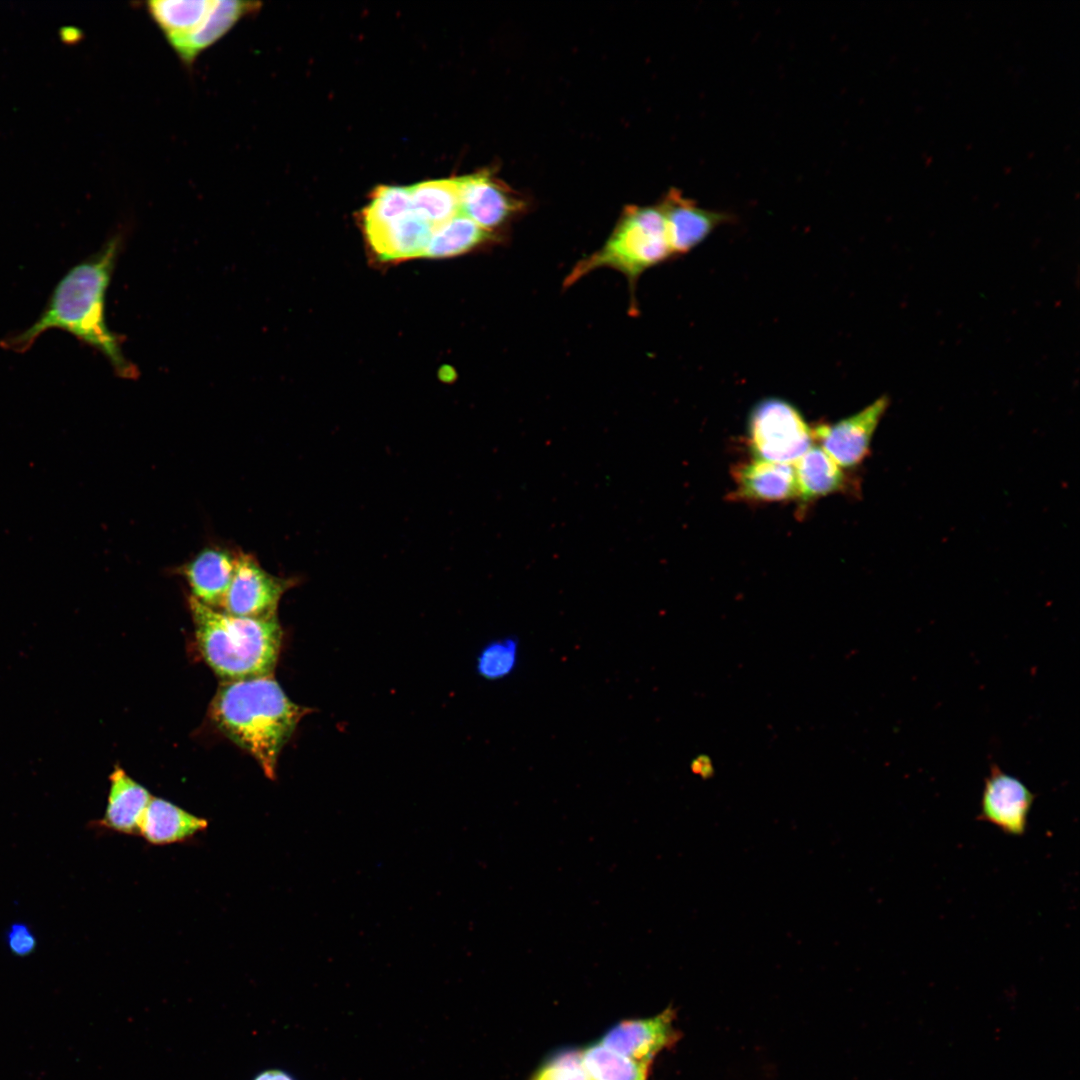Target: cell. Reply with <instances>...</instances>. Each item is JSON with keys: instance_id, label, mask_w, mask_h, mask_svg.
Listing matches in <instances>:
<instances>
[{"instance_id": "8992f818", "label": "cell", "mask_w": 1080, "mask_h": 1080, "mask_svg": "<svg viewBox=\"0 0 1080 1080\" xmlns=\"http://www.w3.org/2000/svg\"><path fill=\"white\" fill-rule=\"evenodd\" d=\"M296 584L267 572L251 554L236 553L235 572L220 611L239 617H276L283 594Z\"/></svg>"}, {"instance_id": "d6986e66", "label": "cell", "mask_w": 1080, "mask_h": 1080, "mask_svg": "<svg viewBox=\"0 0 1080 1080\" xmlns=\"http://www.w3.org/2000/svg\"><path fill=\"white\" fill-rule=\"evenodd\" d=\"M409 191L413 211L433 230L460 214L459 177L420 182Z\"/></svg>"}, {"instance_id": "3957f363", "label": "cell", "mask_w": 1080, "mask_h": 1080, "mask_svg": "<svg viewBox=\"0 0 1080 1080\" xmlns=\"http://www.w3.org/2000/svg\"><path fill=\"white\" fill-rule=\"evenodd\" d=\"M189 605L201 654L219 677L235 681L273 675L283 636L277 616H233L192 596Z\"/></svg>"}, {"instance_id": "ba28073f", "label": "cell", "mask_w": 1080, "mask_h": 1080, "mask_svg": "<svg viewBox=\"0 0 1080 1080\" xmlns=\"http://www.w3.org/2000/svg\"><path fill=\"white\" fill-rule=\"evenodd\" d=\"M1035 795L1019 778L992 763L984 779L978 819L1011 836L1025 834Z\"/></svg>"}, {"instance_id": "2e32d148", "label": "cell", "mask_w": 1080, "mask_h": 1080, "mask_svg": "<svg viewBox=\"0 0 1080 1080\" xmlns=\"http://www.w3.org/2000/svg\"><path fill=\"white\" fill-rule=\"evenodd\" d=\"M151 798L145 787L116 767L110 775L104 815L92 825L104 831L139 835L140 823Z\"/></svg>"}, {"instance_id": "7402d4cb", "label": "cell", "mask_w": 1080, "mask_h": 1080, "mask_svg": "<svg viewBox=\"0 0 1080 1080\" xmlns=\"http://www.w3.org/2000/svg\"><path fill=\"white\" fill-rule=\"evenodd\" d=\"M213 3V0H158L147 2L146 10L169 39L194 29Z\"/></svg>"}, {"instance_id": "277c9868", "label": "cell", "mask_w": 1080, "mask_h": 1080, "mask_svg": "<svg viewBox=\"0 0 1080 1080\" xmlns=\"http://www.w3.org/2000/svg\"><path fill=\"white\" fill-rule=\"evenodd\" d=\"M674 256L663 215L658 206H628L604 245L580 260L564 280V287L576 283L599 268H610L628 280L632 297L640 275Z\"/></svg>"}, {"instance_id": "ffe728a7", "label": "cell", "mask_w": 1080, "mask_h": 1080, "mask_svg": "<svg viewBox=\"0 0 1080 1080\" xmlns=\"http://www.w3.org/2000/svg\"><path fill=\"white\" fill-rule=\"evenodd\" d=\"M495 239L493 233L484 230L468 217L458 214L433 230L424 256H458Z\"/></svg>"}, {"instance_id": "5b68a950", "label": "cell", "mask_w": 1080, "mask_h": 1080, "mask_svg": "<svg viewBox=\"0 0 1080 1080\" xmlns=\"http://www.w3.org/2000/svg\"><path fill=\"white\" fill-rule=\"evenodd\" d=\"M813 440L804 417L786 400H762L750 414L748 442L755 458L793 465Z\"/></svg>"}, {"instance_id": "6da1fadb", "label": "cell", "mask_w": 1080, "mask_h": 1080, "mask_svg": "<svg viewBox=\"0 0 1080 1080\" xmlns=\"http://www.w3.org/2000/svg\"><path fill=\"white\" fill-rule=\"evenodd\" d=\"M310 711L292 702L273 675L223 681L209 709L217 727L251 754L271 780L282 748Z\"/></svg>"}, {"instance_id": "9a60e30c", "label": "cell", "mask_w": 1080, "mask_h": 1080, "mask_svg": "<svg viewBox=\"0 0 1080 1080\" xmlns=\"http://www.w3.org/2000/svg\"><path fill=\"white\" fill-rule=\"evenodd\" d=\"M369 247L382 262L424 256L433 228L411 211L383 225L363 229Z\"/></svg>"}, {"instance_id": "484cf974", "label": "cell", "mask_w": 1080, "mask_h": 1080, "mask_svg": "<svg viewBox=\"0 0 1080 1080\" xmlns=\"http://www.w3.org/2000/svg\"><path fill=\"white\" fill-rule=\"evenodd\" d=\"M7 947L18 957H26L37 948V938L33 930L22 922L13 923L5 934Z\"/></svg>"}, {"instance_id": "30bf717a", "label": "cell", "mask_w": 1080, "mask_h": 1080, "mask_svg": "<svg viewBox=\"0 0 1080 1080\" xmlns=\"http://www.w3.org/2000/svg\"><path fill=\"white\" fill-rule=\"evenodd\" d=\"M665 222L666 234L674 256L686 254L705 240L711 232L730 220L727 213L699 207L695 201L670 189L658 205Z\"/></svg>"}, {"instance_id": "cb8c5ba5", "label": "cell", "mask_w": 1080, "mask_h": 1080, "mask_svg": "<svg viewBox=\"0 0 1080 1080\" xmlns=\"http://www.w3.org/2000/svg\"><path fill=\"white\" fill-rule=\"evenodd\" d=\"M518 641L512 637L489 643L477 660V671L485 679L498 680L509 675L518 659Z\"/></svg>"}, {"instance_id": "e0dca14e", "label": "cell", "mask_w": 1080, "mask_h": 1080, "mask_svg": "<svg viewBox=\"0 0 1080 1080\" xmlns=\"http://www.w3.org/2000/svg\"><path fill=\"white\" fill-rule=\"evenodd\" d=\"M207 827L206 819L152 796L142 817L139 835L152 845L163 846L190 840Z\"/></svg>"}, {"instance_id": "4316f807", "label": "cell", "mask_w": 1080, "mask_h": 1080, "mask_svg": "<svg viewBox=\"0 0 1080 1080\" xmlns=\"http://www.w3.org/2000/svg\"><path fill=\"white\" fill-rule=\"evenodd\" d=\"M253 1080H296L290 1073L281 1069H268L260 1072Z\"/></svg>"}, {"instance_id": "5bb4252c", "label": "cell", "mask_w": 1080, "mask_h": 1080, "mask_svg": "<svg viewBox=\"0 0 1080 1080\" xmlns=\"http://www.w3.org/2000/svg\"><path fill=\"white\" fill-rule=\"evenodd\" d=\"M736 499L775 502L798 497L793 465L753 458L738 464L734 471Z\"/></svg>"}, {"instance_id": "7c38bea8", "label": "cell", "mask_w": 1080, "mask_h": 1080, "mask_svg": "<svg viewBox=\"0 0 1080 1080\" xmlns=\"http://www.w3.org/2000/svg\"><path fill=\"white\" fill-rule=\"evenodd\" d=\"M261 5L255 1L216 0L194 29L167 40L182 63L190 67L202 51L221 39L239 20L255 15Z\"/></svg>"}, {"instance_id": "d4e9b609", "label": "cell", "mask_w": 1080, "mask_h": 1080, "mask_svg": "<svg viewBox=\"0 0 1080 1080\" xmlns=\"http://www.w3.org/2000/svg\"><path fill=\"white\" fill-rule=\"evenodd\" d=\"M531 1080H589L581 1062L580 1051L563 1050L550 1057Z\"/></svg>"}, {"instance_id": "9c48e42d", "label": "cell", "mask_w": 1080, "mask_h": 1080, "mask_svg": "<svg viewBox=\"0 0 1080 1080\" xmlns=\"http://www.w3.org/2000/svg\"><path fill=\"white\" fill-rule=\"evenodd\" d=\"M460 214L488 232L504 226L525 207L524 201L488 171L459 177Z\"/></svg>"}, {"instance_id": "52a82bcc", "label": "cell", "mask_w": 1080, "mask_h": 1080, "mask_svg": "<svg viewBox=\"0 0 1080 1080\" xmlns=\"http://www.w3.org/2000/svg\"><path fill=\"white\" fill-rule=\"evenodd\" d=\"M889 398L883 395L859 412L833 424L816 426L813 438L841 468H853L870 454L873 435L886 413Z\"/></svg>"}, {"instance_id": "8fae6325", "label": "cell", "mask_w": 1080, "mask_h": 1080, "mask_svg": "<svg viewBox=\"0 0 1080 1080\" xmlns=\"http://www.w3.org/2000/svg\"><path fill=\"white\" fill-rule=\"evenodd\" d=\"M673 1019V1011L666 1009L653 1017L623 1020L611 1027L599 1042L634 1061L651 1064L675 1040Z\"/></svg>"}, {"instance_id": "44dd1931", "label": "cell", "mask_w": 1080, "mask_h": 1080, "mask_svg": "<svg viewBox=\"0 0 1080 1080\" xmlns=\"http://www.w3.org/2000/svg\"><path fill=\"white\" fill-rule=\"evenodd\" d=\"M580 1055L589 1080H647L650 1064L634 1061L600 1042L581 1050Z\"/></svg>"}, {"instance_id": "603a6c76", "label": "cell", "mask_w": 1080, "mask_h": 1080, "mask_svg": "<svg viewBox=\"0 0 1080 1080\" xmlns=\"http://www.w3.org/2000/svg\"><path fill=\"white\" fill-rule=\"evenodd\" d=\"M411 211L409 187L378 186L360 213L362 229L383 225Z\"/></svg>"}, {"instance_id": "7a4b0ae2", "label": "cell", "mask_w": 1080, "mask_h": 1080, "mask_svg": "<svg viewBox=\"0 0 1080 1080\" xmlns=\"http://www.w3.org/2000/svg\"><path fill=\"white\" fill-rule=\"evenodd\" d=\"M120 244L119 237L110 239L95 256L71 269L56 287L47 310L13 344L25 348L44 331L60 328L101 351L120 376H135V367L124 357L104 317L105 292Z\"/></svg>"}, {"instance_id": "ac0fdd59", "label": "cell", "mask_w": 1080, "mask_h": 1080, "mask_svg": "<svg viewBox=\"0 0 1080 1080\" xmlns=\"http://www.w3.org/2000/svg\"><path fill=\"white\" fill-rule=\"evenodd\" d=\"M798 497L802 503L841 491L847 478L837 463L819 446L812 445L794 464Z\"/></svg>"}, {"instance_id": "4fadbf2b", "label": "cell", "mask_w": 1080, "mask_h": 1080, "mask_svg": "<svg viewBox=\"0 0 1080 1080\" xmlns=\"http://www.w3.org/2000/svg\"><path fill=\"white\" fill-rule=\"evenodd\" d=\"M236 567V553L209 546L180 567L192 597L202 604L221 610Z\"/></svg>"}]
</instances>
